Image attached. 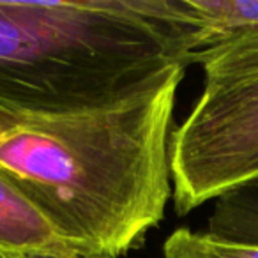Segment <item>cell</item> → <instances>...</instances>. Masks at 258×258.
Instances as JSON below:
<instances>
[{
  "label": "cell",
  "instance_id": "obj_1",
  "mask_svg": "<svg viewBox=\"0 0 258 258\" xmlns=\"http://www.w3.org/2000/svg\"><path fill=\"white\" fill-rule=\"evenodd\" d=\"M182 78L73 113L0 110V172L75 258L124 256L165 218Z\"/></svg>",
  "mask_w": 258,
  "mask_h": 258
},
{
  "label": "cell",
  "instance_id": "obj_2",
  "mask_svg": "<svg viewBox=\"0 0 258 258\" xmlns=\"http://www.w3.org/2000/svg\"><path fill=\"white\" fill-rule=\"evenodd\" d=\"M182 0H0V110L108 106L191 64Z\"/></svg>",
  "mask_w": 258,
  "mask_h": 258
},
{
  "label": "cell",
  "instance_id": "obj_3",
  "mask_svg": "<svg viewBox=\"0 0 258 258\" xmlns=\"http://www.w3.org/2000/svg\"><path fill=\"white\" fill-rule=\"evenodd\" d=\"M193 64L204 68V92L170 147L180 216L258 180V48H212Z\"/></svg>",
  "mask_w": 258,
  "mask_h": 258
},
{
  "label": "cell",
  "instance_id": "obj_4",
  "mask_svg": "<svg viewBox=\"0 0 258 258\" xmlns=\"http://www.w3.org/2000/svg\"><path fill=\"white\" fill-rule=\"evenodd\" d=\"M182 8L193 29V57L230 43L258 39V0H182Z\"/></svg>",
  "mask_w": 258,
  "mask_h": 258
},
{
  "label": "cell",
  "instance_id": "obj_5",
  "mask_svg": "<svg viewBox=\"0 0 258 258\" xmlns=\"http://www.w3.org/2000/svg\"><path fill=\"white\" fill-rule=\"evenodd\" d=\"M27 251L71 254L50 225L0 172V258Z\"/></svg>",
  "mask_w": 258,
  "mask_h": 258
},
{
  "label": "cell",
  "instance_id": "obj_6",
  "mask_svg": "<svg viewBox=\"0 0 258 258\" xmlns=\"http://www.w3.org/2000/svg\"><path fill=\"white\" fill-rule=\"evenodd\" d=\"M207 225L216 237L258 244V180L218 198Z\"/></svg>",
  "mask_w": 258,
  "mask_h": 258
},
{
  "label": "cell",
  "instance_id": "obj_7",
  "mask_svg": "<svg viewBox=\"0 0 258 258\" xmlns=\"http://www.w3.org/2000/svg\"><path fill=\"white\" fill-rule=\"evenodd\" d=\"M165 258H258V244L179 228L163 244Z\"/></svg>",
  "mask_w": 258,
  "mask_h": 258
},
{
  "label": "cell",
  "instance_id": "obj_8",
  "mask_svg": "<svg viewBox=\"0 0 258 258\" xmlns=\"http://www.w3.org/2000/svg\"><path fill=\"white\" fill-rule=\"evenodd\" d=\"M9 258H75L68 253H58V251H27Z\"/></svg>",
  "mask_w": 258,
  "mask_h": 258
}]
</instances>
